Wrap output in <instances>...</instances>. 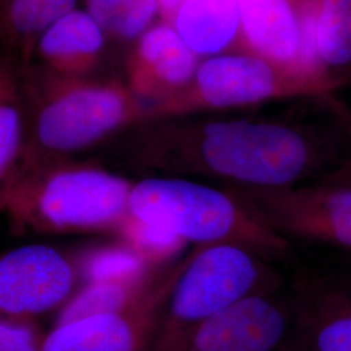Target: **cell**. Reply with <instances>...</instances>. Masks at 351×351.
Segmentation results:
<instances>
[{
	"label": "cell",
	"instance_id": "cell-2",
	"mask_svg": "<svg viewBox=\"0 0 351 351\" xmlns=\"http://www.w3.org/2000/svg\"><path fill=\"white\" fill-rule=\"evenodd\" d=\"M130 237L145 247L169 241L193 246H236L285 264L294 245L280 237L229 189L193 178L150 176L133 184L125 221Z\"/></svg>",
	"mask_w": 351,
	"mask_h": 351
},
{
	"label": "cell",
	"instance_id": "cell-21",
	"mask_svg": "<svg viewBox=\"0 0 351 351\" xmlns=\"http://www.w3.org/2000/svg\"><path fill=\"white\" fill-rule=\"evenodd\" d=\"M82 271L88 282H130L145 275L132 252L108 249L88 255Z\"/></svg>",
	"mask_w": 351,
	"mask_h": 351
},
{
	"label": "cell",
	"instance_id": "cell-25",
	"mask_svg": "<svg viewBox=\"0 0 351 351\" xmlns=\"http://www.w3.org/2000/svg\"><path fill=\"white\" fill-rule=\"evenodd\" d=\"M348 121H349V125L351 126V117H349V116H348Z\"/></svg>",
	"mask_w": 351,
	"mask_h": 351
},
{
	"label": "cell",
	"instance_id": "cell-13",
	"mask_svg": "<svg viewBox=\"0 0 351 351\" xmlns=\"http://www.w3.org/2000/svg\"><path fill=\"white\" fill-rule=\"evenodd\" d=\"M239 4L241 36L247 49L254 55L310 81L301 72V26L295 3L293 0H239ZM320 93L323 94L322 90Z\"/></svg>",
	"mask_w": 351,
	"mask_h": 351
},
{
	"label": "cell",
	"instance_id": "cell-6",
	"mask_svg": "<svg viewBox=\"0 0 351 351\" xmlns=\"http://www.w3.org/2000/svg\"><path fill=\"white\" fill-rule=\"evenodd\" d=\"M195 249L167 259L124 308L53 324L43 337L42 351L150 350L164 304Z\"/></svg>",
	"mask_w": 351,
	"mask_h": 351
},
{
	"label": "cell",
	"instance_id": "cell-16",
	"mask_svg": "<svg viewBox=\"0 0 351 351\" xmlns=\"http://www.w3.org/2000/svg\"><path fill=\"white\" fill-rule=\"evenodd\" d=\"M172 26L197 55L220 53L239 37V0H185Z\"/></svg>",
	"mask_w": 351,
	"mask_h": 351
},
{
	"label": "cell",
	"instance_id": "cell-22",
	"mask_svg": "<svg viewBox=\"0 0 351 351\" xmlns=\"http://www.w3.org/2000/svg\"><path fill=\"white\" fill-rule=\"evenodd\" d=\"M43 337L30 320L0 316V351H42Z\"/></svg>",
	"mask_w": 351,
	"mask_h": 351
},
{
	"label": "cell",
	"instance_id": "cell-14",
	"mask_svg": "<svg viewBox=\"0 0 351 351\" xmlns=\"http://www.w3.org/2000/svg\"><path fill=\"white\" fill-rule=\"evenodd\" d=\"M107 37L84 8H75L52 23L38 40L34 59L65 77H93L101 63Z\"/></svg>",
	"mask_w": 351,
	"mask_h": 351
},
{
	"label": "cell",
	"instance_id": "cell-8",
	"mask_svg": "<svg viewBox=\"0 0 351 351\" xmlns=\"http://www.w3.org/2000/svg\"><path fill=\"white\" fill-rule=\"evenodd\" d=\"M133 182L107 169L63 167L47 176L36 195L42 221L59 230H99L124 226Z\"/></svg>",
	"mask_w": 351,
	"mask_h": 351
},
{
	"label": "cell",
	"instance_id": "cell-26",
	"mask_svg": "<svg viewBox=\"0 0 351 351\" xmlns=\"http://www.w3.org/2000/svg\"><path fill=\"white\" fill-rule=\"evenodd\" d=\"M349 262H351V254H350V259H349Z\"/></svg>",
	"mask_w": 351,
	"mask_h": 351
},
{
	"label": "cell",
	"instance_id": "cell-18",
	"mask_svg": "<svg viewBox=\"0 0 351 351\" xmlns=\"http://www.w3.org/2000/svg\"><path fill=\"white\" fill-rule=\"evenodd\" d=\"M26 124L21 69L0 56V181L21 154Z\"/></svg>",
	"mask_w": 351,
	"mask_h": 351
},
{
	"label": "cell",
	"instance_id": "cell-10",
	"mask_svg": "<svg viewBox=\"0 0 351 351\" xmlns=\"http://www.w3.org/2000/svg\"><path fill=\"white\" fill-rule=\"evenodd\" d=\"M75 269L60 251L26 245L0 256V316L30 320L62 308L72 297Z\"/></svg>",
	"mask_w": 351,
	"mask_h": 351
},
{
	"label": "cell",
	"instance_id": "cell-19",
	"mask_svg": "<svg viewBox=\"0 0 351 351\" xmlns=\"http://www.w3.org/2000/svg\"><path fill=\"white\" fill-rule=\"evenodd\" d=\"M85 10L107 39L134 43L160 16L158 0H85Z\"/></svg>",
	"mask_w": 351,
	"mask_h": 351
},
{
	"label": "cell",
	"instance_id": "cell-1",
	"mask_svg": "<svg viewBox=\"0 0 351 351\" xmlns=\"http://www.w3.org/2000/svg\"><path fill=\"white\" fill-rule=\"evenodd\" d=\"M139 124L128 159L158 176L221 186L288 188L319 181L346 160L333 132L294 116L193 113Z\"/></svg>",
	"mask_w": 351,
	"mask_h": 351
},
{
	"label": "cell",
	"instance_id": "cell-15",
	"mask_svg": "<svg viewBox=\"0 0 351 351\" xmlns=\"http://www.w3.org/2000/svg\"><path fill=\"white\" fill-rule=\"evenodd\" d=\"M77 4L78 0H0L1 56L25 71L34 63L45 30Z\"/></svg>",
	"mask_w": 351,
	"mask_h": 351
},
{
	"label": "cell",
	"instance_id": "cell-17",
	"mask_svg": "<svg viewBox=\"0 0 351 351\" xmlns=\"http://www.w3.org/2000/svg\"><path fill=\"white\" fill-rule=\"evenodd\" d=\"M316 50L329 88L351 81V0H315Z\"/></svg>",
	"mask_w": 351,
	"mask_h": 351
},
{
	"label": "cell",
	"instance_id": "cell-7",
	"mask_svg": "<svg viewBox=\"0 0 351 351\" xmlns=\"http://www.w3.org/2000/svg\"><path fill=\"white\" fill-rule=\"evenodd\" d=\"M223 186L291 245H322L351 254V186L324 181L277 189Z\"/></svg>",
	"mask_w": 351,
	"mask_h": 351
},
{
	"label": "cell",
	"instance_id": "cell-11",
	"mask_svg": "<svg viewBox=\"0 0 351 351\" xmlns=\"http://www.w3.org/2000/svg\"><path fill=\"white\" fill-rule=\"evenodd\" d=\"M291 288V351H351V275L302 267Z\"/></svg>",
	"mask_w": 351,
	"mask_h": 351
},
{
	"label": "cell",
	"instance_id": "cell-12",
	"mask_svg": "<svg viewBox=\"0 0 351 351\" xmlns=\"http://www.w3.org/2000/svg\"><path fill=\"white\" fill-rule=\"evenodd\" d=\"M197 56L173 26L159 21L134 43L128 60L126 85L149 113L193 80L199 66Z\"/></svg>",
	"mask_w": 351,
	"mask_h": 351
},
{
	"label": "cell",
	"instance_id": "cell-9",
	"mask_svg": "<svg viewBox=\"0 0 351 351\" xmlns=\"http://www.w3.org/2000/svg\"><path fill=\"white\" fill-rule=\"evenodd\" d=\"M294 294L282 287L247 295L203 322L176 351H291Z\"/></svg>",
	"mask_w": 351,
	"mask_h": 351
},
{
	"label": "cell",
	"instance_id": "cell-5",
	"mask_svg": "<svg viewBox=\"0 0 351 351\" xmlns=\"http://www.w3.org/2000/svg\"><path fill=\"white\" fill-rule=\"evenodd\" d=\"M324 97L310 81L254 53L217 55L198 66L172 98L152 107L147 120L215 112L280 99Z\"/></svg>",
	"mask_w": 351,
	"mask_h": 351
},
{
	"label": "cell",
	"instance_id": "cell-20",
	"mask_svg": "<svg viewBox=\"0 0 351 351\" xmlns=\"http://www.w3.org/2000/svg\"><path fill=\"white\" fill-rule=\"evenodd\" d=\"M147 276L143 275L130 282H88L82 290L72 294L60 308L55 324L124 308L136 297Z\"/></svg>",
	"mask_w": 351,
	"mask_h": 351
},
{
	"label": "cell",
	"instance_id": "cell-4",
	"mask_svg": "<svg viewBox=\"0 0 351 351\" xmlns=\"http://www.w3.org/2000/svg\"><path fill=\"white\" fill-rule=\"evenodd\" d=\"M281 264L236 246H197L164 304L149 351H176L213 315L247 295L285 285Z\"/></svg>",
	"mask_w": 351,
	"mask_h": 351
},
{
	"label": "cell",
	"instance_id": "cell-23",
	"mask_svg": "<svg viewBox=\"0 0 351 351\" xmlns=\"http://www.w3.org/2000/svg\"><path fill=\"white\" fill-rule=\"evenodd\" d=\"M319 181L351 186V155L343 163L339 164L336 169L329 172L323 178H320Z\"/></svg>",
	"mask_w": 351,
	"mask_h": 351
},
{
	"label": "cell",
	"instance_id": "cell-3",
	"mask_svg": "<svg viewBox=\"0 0 351 351\" xmlns=\"http://www.w3.org/2000/svg\"><path fill=\"white\" fill-rule=\"evenodd\" d=\"M26 120L38 152L85 150L146 120L147 108L117 80L56 75L39 64L21 72Z\"/></svg>",
	"mask_w": 351,
	"mask_h": 351
},
{
	"label": "cell",
	"instance_id": "cell-24",
	"mask_svg": "<svg viewBox=\"0 0 351 351\" xmlns=\"http://www.w3.org/2000/svg\"><path fill=\"white\" fill-rule=\"evenodd\" d=\"M184 1L185 0H158L162 21H165L172 25L176 14L178 12V10Z\"/></svg>",
	"mask_w": 351,
	"mask_h": 351
}]
</instances>
